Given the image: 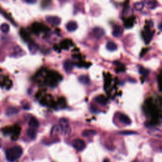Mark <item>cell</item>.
<instances>
[{"label": "cell", "mask_w": 162, "mask_h": 162, "mask_svg": "<svg viewBox=\"0 0 162 162\" xmlns=\"http://www.w3.org/2000/svg\"><path fill=\"white\" fill-rule=\"evenodd\" d=\"M103 162H110V161L109 160V159H108V158H106L105 160L103 161Z\"/></svg>", "instance_id": "836d02e7"}, {"label": "cell", "mask_w": 162, "mask_h": 162, "mask_svg": "<svg viewBox=\"0 0 162 162\" xmlns=\"http://www.w3.org/2000/svg\"><path fill=\"white\" fill-rule=\"evenodd\" d=\"M60 132H62V129H61V127L60 125H54L52 129L51 130V135L54 136H57L58 134H59Z\"/></svg>", "instance_id": "ac0fdd59"}, {"label": "cell", "mask_w": 162, "mask_h": 162, "mask_svg": "<svg viewBox=\"0 0 162 162\" xmlns=\"http://www.w3.org/2000/svg\"><path fill=\"white\" fill-rule=\"evenodd\" d=\"M29 125L30 128H33V129H37V128H38L39 124L37 118H36L34 117H32L30 118L29 122Z\"/></svg>", "instance_id": "9a60e30c"}, {"label": "cell", "mask_w": 162, "mask_h": 162, "mask_svg": "<svg viewBox=\"0 0 162 162\" xmlns=\"http://www.w3.org/2000/svg\"><path fill=\"white\" fill-rule=\"evenodd\" d=\"M78 80L81 84H84V85H87L88 84H89V82H90L89 77L87 75H82L79 76L78 78Z\"/></svg>", "instance_id": "d6986e66"}, {"label": "cell", "mask_w": 162, "mask_h": 162, "mask_svg": "<svg viewBox=\"0 0 162 162\" xmlns=\"http://www.w3.org/2000/svg\"><path fill=\"white\" fill-rule=\"evenodd\" d=\"M20 34L21 36V37L22 38V39L25 41L28 42L29 43H30V42H32L31 38L30 37L29 34L24 29H21V30L20 31Z\"/></svg>", "instance_id": "5bb4252c"}, {"label": "cell", "mask_w": 162, "mask_h": 162, "mask_svg": "<svg viewBox=\"0 0 162 162\" xmlns=\"http://www.w3.org/2000/svg\"><path fill=\"white\" fill-rule=\"evenodd\" d=\"M134 162H137V161H134Z\"/></svg>", "instance_id": "d590c367"}, {"label": "cell", "mask_w": 162, "mask_h": 162, "mask_svg": "<svg viewBox=\"0 0 162 162\" xmlns=\"http://www.w3.org/2000/svg\"><path fill=\"white\" fill-rule=\"evenodd\" d=\"M27 135L31 139H34L36 137V131L35 129L30 128L27 130Z\"/></svg>", "instance_id": "603a6c76"}, {"label": "cell", "mask_w": 162, "mask_h": 162, "mask_svg": "<svg viewBox=\"0 0 162 162\" xmlns=\"http://www.w3.org/2000/svg\"><path fill=\"white\" fill-rule=\"evenodd\" d=\"M134 24V18H129V19H127L125 20V22L124 23V26L126 28H130L131 27H132Z\"/></svg>", "instance_id": "d4e9b609"}, {"label": "cell", "mask_w": 162, "mask_h": 162, "mask_svg": "<svg viewBox=\"0 0 162 162\" xmlns=\"http://www.w3.org/2000/svg\"><path fill=\"white\" fill-rule=\"evenodd\" d=\"M143 7H144V4L143 3H140V2L137 3H136L135 5H134V7H135L136 10H138V11L141 10L143 8Z\"/></svg>", "instance_id": "f1b7e54d"}, {"label": "cell", "mask_w": 162, "mask_h": 162, "mask_svg": "<svg viewBox=\"0 0 162 162\" xmlns=\"http://www.w3.org/2000/svg\"><path fill=\"white\" fill-rule=\"evenodd\" d=\"M77 67H88L89 66L87 65V63L84 62H79L77 64Z\"/></svg>", "instance_id": "f546056e"}, {"label": "cell", "mask_w": 162, "mask_h": 162, "mask_svg": "<svg viewBox=\"0 0 162 162\" xmlns=\"http://www.w3.org/2000/svg\"><path fill=\"white\" fill-rule=\"evenodd\" d=\"M74 64L72 61L67 60L66 62H65V63H64L63 65L64 70H65V71L67 72V73H70L72 71L73 69H74Z\"/></svg>", "instance_id": "8fae6325"}, {"label": "cell", "mask_w": 162, "mask_h": 162, "mask_svg": "<svg viewBox=\"0 0 162 162\" xmlns=\"http://www.w3.org/2000/svg\"><path fill=\"white\" fill-rule=\"evenodd\" d=\"M19 112V108H16V107H13V106H10L6 110L5 114L7 116H12L14 115L15 114H18Z\"/></svg>", "instance_id": "7c38bea8"}, {"label": "cell", "mask_w": 162, "mask_h": 162, "mask_svg": "<svg viewBox=\"0 0 162 162\" xmlns=\"http://www.w3.org/2000/svg\"><path fill=\"white\" fill-rule=\"evenodd\" d=\"M1 29L3 33H7L10 30V26L8 24H3L1 26Z\"/></svg>", "instance_id": "4316f807"}, {"label": "cell", "mask_w": 162, "mask_h": 162, "mask_svg": "<svg viewBox=\"0 0 162 162\" xmlns=\"http://www.w3.org/2000/svg\"><path fill=\"white\" fill-rule=\"evenodd\" d=\"M94 34L95 35L96 38L97 39L102 38L105 35V32L102 28L101 27H96L93 30Z\"/></svg>", "instance_id": "9c48e42d"}, {"label": "cell", "mask_w": 162, "mask_h": 162, "mask_svg": "<svg viewBox=\"0 0 162 162\" xmlns=\"http://www.w3.org/2000/svg\"><path fill=\"white\" fill-rule=\"evenodd\" d=\"M78 27L77 24L75 21H70L66 25V29L69 32H74L77 30Z\"/></svg>", "instance_id": "30bf717a"}, {"label": "cell", "mask_w": 162, "mask_h": 162, "mask_svg": "<svg viewBox=\"0 0 162 162\" xmlns=\"http://www.w3.org/2000/svg\"><path fill=\"white\" fill-rule=\"evenodd\" d=\"M96 134H97V132L96 130H93V129H87V130H85L83 131L82 135L84 137H91V136L96 135Z\"/></svg>", "instance_id": "ffe728a7"}, {"label": "cell", "mask_w": 162, "mask_h": 162, "mask_svg": "<svg viewBox=\"0 0 162 162\" xmlns=\"http://www.w3.org/2000/svg\"><path fill=\"white\" fill-rule=\"evenodd\" d=\"M48 30V27L44 26V24L38 22L34 23L31 26V30L36 34H39L42 32H46Z\"/></svg>", "instance_id": "3957f363"}, {"label": "cell", "mask_w": 162, "mask_h": 162, "mask_svg": "<svg viewBox=\"0 0 162 162\" xmlns=\"http://www.w3.org/2000/svg\"><path fill=\"white\" fill-rule=\"evenodd\" d=\"M139 72L140 74L143 75V76H145V77H146V76L148 75L149 71L147 69H144L143 68V67H140V68L139 69Z\"/></svg>", "instance_id": "83f0119b"}, {"label": "cell", "mask_w": 162, "mask_h": 162, "mask_svg": "<svg viewBox=\"0 0 162 162\" xmlns=\"http://www.w3.org/2000/svg\"><path fill=\"white\" fill-rule=\"evenodd\" d=\"M106 49L110 51H114L117 50V45L114 42L109 41L106 44Z\"/></svg>", "instance_id": "44dd1931"}, {"label": "cell", "mask_w": 162, "mask_h": 162, "mask_svg": "<svg viewBox=\"0 0 162 162\" xmlns=\"http://www.w3.org/2000/svg\"><path fill=\"white\" fill-rule=\"evenodd\" d=\"M6 158L10 162H15L22 157L23 153L22 148L19 146H15L6 150Z\"/></svg>", "instance_id": "6da1fadb"}, {"label": "cell", "mask_w": 162, "mask_h": 162, "mask_svg": "<svg viewBox=\"0 0 162 162\" xmlns=\"http://www.w3.org/2000/svg\"><path fill=\"white\" fill-rule=\"evenodd\" d=\"M46 20L48 23L53 26H59L61 23L60 18L57 16H47Z\"/></svg>", "instance_id": "8992f818"}, {"label": "cell", "mask_w": 162, "mask_h": 162, "mask_svg": "<svg viewBox=\"0 0 162 162\" xmlns=\"http://www.w3.org/2000/svg\"><path fill=\"white\" fill-rule=\"evenodd\" d=\"M59 1L61 2H65L66 1H67V0H59Z\"/></svg>", "instance_id": "e575fe53"}, {"label": "cell", "mask_w": 162, "mask_h": 162, "mask_svg": "<svg viewBox=\"0 0 162 162\" xmlns=\"http://www.w3.org/2000/svg\"><path fill=\"white\" fill-rule=\"evenodd\" d=\"M26 1L27 3L34 4V3H36L37 0H26Z\"/></svg>", "instance_id": "1f68e13d"}, {"label": "cell", "mask_w": 162, "mask_h": 162, "mask_svg": "<svg viewBox=\"0 0 162 162\" xmlns=\"http://www.w3.org/2000/svg\"><path fill=\"white\" fill-rule=\"evenodd\" d=\"M72 146L78 151H83L85 148V143L83 140L81 139H76L73 140Z\"/></svg>", "instance_id": "5b68a950"}, {"label": "cell", "mask_w": 162, "mask_h": 162, "mask_svg": "<svg viewBox=\"0 0 162 162\" xmlns=\"http://www.w3.org/2000/svg\"><path fill=\"white\" fill-rule=\"evenodd\" d=\"M124 29L123 27L120 26L116 25L114 27L112 31V34L115 38H120L123 35Z\"/></svg>", "instance_id": "ba28073f"}, {"label": "cell", "mask_w": 162, "mask_h": 162, "mask_svg": "<svg viewBox=\"0 0 162 162\" xmlns=\"http://www.w3.org/2000/svg\"><path fill=\"white\" fill-rule=\"evenodd\" d=\"M63 77L58 72L55 71H50L46 73L45 75V84L50 87H54L62 80Z\"/></svg>", "instance_id": "7a4b0ae2"}, {"label": "cell", "mask_w": 162, "mask_h": 162, "mask_svg": "<svg viewBox=\"0 0 162 162\" xmlns=\"http://www.w3.org/2000/svg\"><path fill=\"white\" fill-rule=\"evenodd\" d=\"M72 45V41L71 40H70V39H65V40H64L61 42L60 46L62 49H64V50H68L69 47Z\"/></svg>", "instance_id": "e0dca14e"}, {"label": "cell", "mask_w": 162, "mask_h": 162, "mask_svg": "<svg viewBox=\"0 0 162 162\" xmlns=\"http://www.w3.org/2000/svg\"><path fill=\"white\" fill-rule=\"evenodd\" d=\"M121 134H124V135H129V134H134L136 132H132V131H123V132H120Z\"/></svg>", "instance_id": "4dcf8cb0"}, {"label": "cell", "mask_w": 162, "mask_h": 162, "mask_svg": "<svg viewBox=\"0 0 162 162\" xmlns=\"http://www.w3.org/2000/svg\"><path fill=\"white\" fill-rule=\"evenodd\" d=\"M95 101L97 103L102 105H106L107 102H108V99H107L106 97L104 95H99L95 97Z\"/></svg>", "instance_id": "2e32d148"}, {"label": "cell", "mask_w": 162, "mask_h": 162, "mask_svg": "<svg viewBox=\"0 0 162 162\" xmlns=\"http://www.w3.org/2000/svg\"><path fill=\"white\" fill-rule=\"evenodd\" d=\"M28 47H29V51L32 54L36 53V52H37L38 50V46L36 44V43H34V42H33L29 43Z\"/></svg>", "instance_id": "7402d4cb"}, {"label": "cell", "mask_w": 162, "mask_h": 162, "mask_svg": "<svg viewBox=\"0 0 162 162\" xmlns=\"http://www.w3.org/2000/svg\"><path fill=\"white\" fill-rule=\"evenodd\" d=\"M59 125H60L61 129H62V132L65 135H67V134H69L71 131L68 120L66 118H61L60 120Z\"/></svg>", "instance_id": "277c9868"}, {"label": "cell", "mask_w": 162, "mask_h": 162, "mask_svg": "<svg viewBox=\"0 0 162 162\" xmlns=\"http://www.w3.org/2000/svg\"><path fill=\"white\" fill-rule=\"evenodd\" d=\"M158 29H160V30H162V22L159 24V26H158Z\"/></svg>", "instance_id": "d6a6232c"}, {"label": "cell", "mask_w": 162, "mask_h": 162, "mask_svg": "<svg viewBox=\"0 0 162 162\" xmlns=\"http://www.w3.org/2000/svg\"><path fill=\"white\" fill-rule=\"evenodd\" d=\"M24 53V52H23L22 50L19 46H15L13 48V53L14 54L13 56L17 57V56H22V54L21 53Z\"/></svg>", "instance_id": "cb8c5ba5"}, {"label": "cell", "mask_w": 162, "mask_h": 162, "mask_svg": "<svg viewBox=\"0 0 162 162\" xmlns=\"http://www.w3.org/2000/svg\"><path fill=\"white\" fill-rule=\"evenodd\" d=\"M153 36V33L149 28H146L145 31L143 32V37L146 44H148L151 41Z\"/></svg>", "instance_id": "52a82bcc"}, {"label": "cell", "mask_w": 162, "mask_h": 162, "mask_svg": "<svg viewBox=\"0 0 162 162\" xmlns=\"http://www.w3.org/2000/svg\"><path fill=\"white\" fill-rule=\"evenodd\" d=\"M118 119L122 123H123L125 125H130L131 120L129 117L125 114H120L118 116Z\"/></svg>", "instance_id": "4fadbf2b"}, {"label": "cell", "mask_w": 162, "mask_h": 162, "mask_svg": "<svg viewBox=\"0 0 162 162\" xmlns=\"http://www.w3.org/2000/svg\"><path fill=\"white\" fill-rule=\"evenodd\" d=\"M147 5L151 9L155 8L157 6V1L156 0H149L147 3Z\"/></svg>", "instance_id": "484cf974"}]
</instances>
